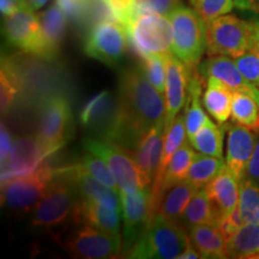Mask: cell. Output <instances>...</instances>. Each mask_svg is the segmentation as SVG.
<instances>
[{"mask_svg": "<svg viewBox=\"0 0 259 259\" xmlns=\"http://www.w3.org/2000/svg\"><path fill=\"white\" fill-rule=\"evenodd\" d=\"M253 180L254 183L259 184V134H257V141H255L254 150L252 154L251 160L248 162L247 170H246V176Z\"/></svg>", "mask_w": 259, "mask_h": 259, "instance_id": "cell-44", "label": "cell"}, {"mask_svg": "<svg viewBox=\"0 0 259 259\" xmlns=\"http://www.w3.org/2000/svg\"><path fill=\"white\" fill-rule=\"evenodd\" d=\"M251 51H253L254 53L259 57V22H257V32H255L253 47H252Z\"/></svg>", "mask_w": 259, "mask_h": 259, "instance_id": "cell-49", "label": "cell"}, {"mask_svg": "<svg viewBox=\"0 0 259 259\" xmlns=\"http://www.w3.org/2000/svg\"><path fill=\"white\" fill-rule=\"evenodd\" d=\"M77 228L60 241L71 257L84 259L115 258L121 253V236L96 227L76 223Z\"/></svg>", "mask_w": 259, "mask_h": 259, "instance_id": "cell-10", "label": "cell"}, {"mask_svg": "<svg viewBox=\"0 0 259 259\" xmlns=\"http://www.w3.org/2000/svg\"><path fill=\"white\" fill-rule=\"evenodd\" d=\"M244 225L245 223L244 220L241 218L239 205L233 209L232 211L221 215V218H220L218 222L219 229L221 231L227 241H228Z\"/></svg>", "mask_w": 259, "mask_h": 259, "instance_id": "cell-41", "label": "cell"}, {"mask_svg": "<svg viewBox=\"0 0 259 259\" xmlns=\"http://www.w3.org/2000/svg\"><path fill=\"white\" fill-rule=\"evenodd\" d=\"M11 143L12 138L9 128L6 127L4 122H2V126H0V162L2 164H4L10 156V153L12 150Z\"/></svg>", "mask_w": 259, "mask_h": 259, "instance_id": "cell-43", "label": "cell"}, {"mask_svg": "<svg viewBox=\"0 0 259 259\" xmlns=\"http://www.w3.org/2000/svg\"><path fill=\"white\" fill-rule=\"evenodd\" d=\"M83 147L88 153L96 155L108 164L119 185V192H135L148 189L134 158L112 139L92 135L83 139Z\"/></svg>", "mask_w": 259, "mask_h": 259, "instance_id": "cell-8", "label": "cell"}, {"mask_svg": "<svg viewBox=\"0 0 259 259\" xmlns=\"http://www.w3.org/2000/svg\"><path fill=\"white\" fill-rule=\"evenodd\" d=\"M3 31L11 46L24 53L48 59V52L42 32L40 16L27 5L21 6L3 21Z\"/></svg>", "mask_w": 259, "mask_h": 259, "instance_id": "cell-11", "label": "cell"}, {"mask_svg": "<svg viewBox=\"0 0 259 259\" xmlns=\"http://www.w3.org/2000/svg\"><path fill=\"white\" fill-rule=\"evenodd\" d=\"M50 156L37 137H19L12 147L10 156L2 164V183L16 177L31 176Z\"/></svg>", "mask_w": 259, "mask_h": 259, "instance_id": "cell-16", "label": "cell"}, {"mask_svg": "<svg viewBox=\"0 0 259 259\" xmlns=\"http://www.w3.org/2000/svg\"><path fill=\"white\" fill-rule=\"evenodd\" d=\"M53 178V168L45 162L31 176L16 177L3 181L2 204L12 211H30L44 197Z\"/></svg>", "mask_w": 259, "mask_h": 259, "instance_id": "cell-12", "label": "cell"}, {"mask_svg": "<svg viewBox=\"0 0 259 259\" xmlns=\"http://www.w3.org/2000/svg\"><path fill=\"white\" fill-rule=\"evenodd\" d=\"M190 258H202V255L198 251H197V248L194 247L192 242L187 246V247L184 250L183 253L179 255V258L178 259H190Z\"/></svg>", "mask_w": 259, "mask_h": 259, "instance_id": "cell-46", "label": "cell"}, {"mask_svg": "<svg viewBox=\"0 0 259 259\" xmlns=\"http://www.w3.org/2000/svg\"><path fill=\"white\" fill-rule=\"evenodd\" d=\"M190 244L191 239L185 227L156 213L138 240L122 257L174 259L179 258Z\"/></svg>", "mask_w": 259, "mask_h": 259, "instance_id": "cell-2", "label": "cell"}, {"mask_svg": "<svg viewBox=\"0 0 259 259\" xmlns=\"http://www.w3.org/2000/svg\"><path fill=\"white\" fill-rule=\"evenodd\" d=\"M118 96L126 119L142 135L155 126L163 125L164 127L166 105L163 97L147 79L141 67L121 70Z\"/></svg>", "mask_w": 259, "mask_h": 259, "instance_id": "cell-1", "label": "cell"}, {"mask_svg": "<svg viewBox=\"0 0 259 259\" xmlns=\"http://www.w3.org/2000/svg\"><path fill=\"white\" fill-rule=\"evenodd\" d=\"M124 229L121 238V254H125L138 240L155 216L151 191L143 189L135 192L120 191Z\"/></svg>", "mask_w": 259, "mask_h": 259, "instance_id": "cell-14", "label": "cell"}, {"mask_svg": "<svg viewBox=\"0 0 259 259\" xmlns=\"http://www.w3.org/2000/svg\"><path fill=\"white\" fill-rule=\"evenodd\" d=\"M194 157H196V153L190 147V144L187 143V141H185V143L181 145L176 153H174L169 164H168L166 174H164L163 180H162L158 197L164 191L169 189V187L176 185L177 183H180V181L186 179L187 173H189V169L191 164H192Z\"/></svg>", "mask_w": 259, "mask_h": 259, "instance_id": "cell-30", "label": "cell"}, {"mask_svg": "<svg viewBox=\"0 0 259 259\" xmlns=\"http://www.w3.org/2000/svg\"><path fill=\"white\" fill-rule=\"evenodd\" d=\"M50 0H24L25 5L31 8L32 10H37L42 8L44 5H46Z\"/></svg>", "mask_w": 259, "mask_h": 259, "instance_id": "cell-47", "label": "cell"}, {"mask_svg": "<svg viewBox=\"0 0 259 259\" xmlns=\"http://www.w3.org/2000/svg\"><path fill=\"white\" fill-rule=\"evenodd\" d=\"M79 164L95 179L101 181L102 184H105L106 186L111 187L113 190L119 191V185L116 183L114 174H113L112 169H109V166L102 158L92 153H88L82 157Z\"/></svg>", "mask_w": 259, "mask_h": 259, "instance_id": "cell-38", "label": "cell"}, {"mask_svg": "<svg viewBox=\"0 0 259 259\" xmlns=\"http://www.w3.org/2000/svg\"><path fill=\"white\" fill-rule=\"evenodd\" d=\"M220 218H221V212L213 205L205 190H198V192L190 200L179 222L186 229H189L197 225L218 226Z\"/></svg>", "mask_w": 259, "mask_h": 259, "instance_id": "cell-28", "label": "cell"}, {"mask_svg": "<svg viewBox=\"0 0 259 259\" xmlns=\"http://www.w3.org/2000/svg\"><path fill=\"white\" fill-rule=\"evenodd\" d=\"M225 167L226 162L222 157L210 156L202 153L197 154L187 173L186 180L200 190L215 179V177H218Z\"/></svg>", "mask_w": 259, "mask_h": 259, "instance_id": "cell-31", "label": "cell"}, {"mask_svg": "<svg viewBox=\"0 0 259 259\" xmlns=\"http://www.w3.org/2000/svg\"><path fill=\"white\" fill-rule=\"evenodd\" d=\"M128 46L124 27L114 21H100L93 24L84 42V52L93 59L114 67L124 57Z\"/></svg>", "mask_w": 259, "mask_h": 259, "instance_id": "cell-13", "label": "cell"}, {"mask_svg": "<svg viewBox=\"0 0 259 259\" xmlns=\"http://www.w3.org/2000/svg\"><path fill=\"white\" fill-rule=\"evenodd\" d=\"M163 125L155 126L144 134L135 150L127 151L141 170L147 187L150 186L156 178L163 150Z\"/></svg>", "mask_w": 259, "mask_h": 259, "instance_id": "cell-20", "label": "cell"}, {"mask_svg": "<svg viewBox=\"0 0 259 259\" xmlns=\"http://www.w3.org/2000/svg\"><path fill=\"white\" fill-rule=\"evenodd\" d=\"M226 166L239 181L246 176L248 162L253 154L257 132L239 124L227 125Z\"/></svg>", "mask_w": 259, "mask_h": 259, "instance_id": "cell-19", "label": "cell"}, {"mask_svg": "<svg viewBox=\"0 0 259 259\" xmlns=\"http://www.w3.org/2000/svg\"><path fill=\"white\" fill-rule=\"evenodd\" d=\"M198 187H196L186 179L177 183L176 185L169 187L158 197L156 213L163 216L164 219L170 220V221L179 222L190 200L198 192Z\"/></svg>", "mask_w": 259, "mask_h": 259, "instance_id": "cell-23", "label": "cell"}, {"mask_svg": "<svg viewBox=\"0 0 259 259\" xmlns=\"http://www.w3.org/2000/svg\"><path fill=\"white\" fill-rule=\"evenodd\" d=\"M147 79L158 93H166V54H153L141 60L139 65Z\"/></svg>", "mask_w": 259, "mask_h": 259, "instance_id": "cell-37", "label": "cell"}, {"mask_svg": "<svg viewBox=\"0 0 259 259\" xmlns=\"http://www.w3.org/2000/svg\"><path fill=\"white\" fill-rule=\"evenodd\" d=\"M79 197L69 181L54 178L32 213L35 228L51 229L69 220L73 222Z\"/></svg>", "mask_w": 259, "mask_h": 259, "instance_id": "cell-9", "label": "cell"}, {"mask_svg": "<svg viewBox=\"0 0 259 259\" xmlns=\"http://www.w3.org/2000/svg\"><path fill=\"white\" fill-rule=\"evenodd\" d=\"M232 119L236 124L245 126L259 134V105L251 95L233 93Z\"/></svg>", "mask_w": 259, "mask_h": 259, "instance_id": "cell-32", "label": "cell"}, {"mask_svg": "<svg viewBox=\"0 0 259 259\" xmlns=\"http://www.w3.org/2000/svg\"><path fill=\"white\" fill-rule=\"evenodd\" d=\"M223 136L225 130L220 127L210 120L199 130L198 134L194 136L191 144L199 153L210 155V156H223Z\"/></svg>", "mask_w": 259, "mask_h": 259, "instance_id": "cell-33", "label": "cell"}, {"mask_svg": "<svg viewBox=\"0 0 259 259\" xmlns=\"http://www.w3.org/2000/svg\"><path fill=\"white\" fill-rule=\"evenodd\" d=\"M252 6H253V10H252V11L258 12L259 14V0H252Z\"/></svg>", "mask_w": 259, "mask_h": 259, "instance_id": "cell-50", "label": "cell"}, {"mask_svg": "<svg viewBox=\"0 0 259 259\" xmlns=\"http://www.w3.org/2000/svg\"><path fill=\"white\" fill-rule=\"evenodd\" d=\"M204 80H206V88L203 94V105L219 124H226L232 115L233 92L215 77Z\"/></svg>", "mask_w": 259, "mask_h": 259, "instance_id": "cell-26", "label": "cell"}, {"mask_svg": "<svg viewBox=\"0 0 259 259\" xmlns=\"http://www.w3.org/2000/svg\"><path fill=\"white\" fill-rule=\"evenodd\" d=\"M234 61L242 76L259 88V57L257 54L253 51H248L247 53L235 58Z\"/></svg>", "mask_w": 259, "mask_h": 259, "instance_id": "cell-40", "label": "cell"}, {"mask_svg": "<svg viewBox=\"0 0 259 259\" xmlns=\"http://www.w3.org/2000/svg\"><path fill=\"white\" fill-rule=\"evenodd\" d=\"M97 0H56L70 22L84 25L94 22V11Z\"/></svg>", "mask_w": 259, "mask_h": 259, "instance_id": "cell-36", "label": "cell"}, {"mask_svg": "<svg viewBox=\"0 0 259 259\" xmlns=\"http://www.w3.org/2000/svg\"><path fill=\"white\" fill-rule=\"evenodd\" d=\"M53 174L54 178L69 181L79 198L93 200L106 208L121 212V198H119V191L113 190L95 179L79 163L71 167L53 168Z\"/></svg>", "mask_w": 259, "mask_h": 259, "instance_id": "cell-15", "label": "cell"}, {"mask_svg": "<svg viewBox=\"0 0 259 259\" xmlns=\"http://www.w3.org/2000/svg\"><path fill=\"white\" fill-rule=\"evenodd\" d=\"M185 135H186V127H185V120H184V115H178L171 124L170 128L164 134L163 139V150H162L161 155V162L160 167H158L156 178L153 183V187H151V198H153V204L155 213H156V204L158 199V192H160L162 180H163L164 174L168 168V164L173 157V155L179 149L181 145L185 143Z\"/></svg>", "mask_w": 259, "mask_h": 259, "instance_id": "cell-24", "label": "cell"}, {"mask_svg": "<svg viewBox=\"0 0 259 259\" xmlns=\"http://www.w3.org/2000/svg\"><path fill=\"white\" fill-rule=\"evenodd\" d=\"M239 209L245 225L259 223V184L247 177L240 181Z\"/></svg>", "mask_w": 259, "mask_h": 259, "instance_id": "cell-35", "label": "cell"}, {"mask_svg": "<svg viewBox=\"0 0 259 259\" xmlns=\"http://www.w3.org/2000/svg\"><path fill=\"white\" fill-rule=\"evenodd\" d=\"M257 22L223 15L206 24V52L209 56L238 58L253 47Z\"/></svg>", "mask_w": 259, "mask_h": 259, "instance_id": "cell-6", "label": "cell"}, {"mask_svg": "<svg viewBox=\"0 0 259 259\" xmlns=\"http://www.w3.org/2000/svg\"><path fill=\"white\" fill-rule=\"evenodd\" d=\"M228 258L259 259V223L244 225L227 241Z\"/></svg>", "mask_w": 259, "mask_h": 259, "instance_id": "cell-29", "label": "cell"}, {"mask_svg": "<svg viewBox=\"0 0 259 259\" xmlns=\"http://www.w3.org/2000/svg\"><path fill=\"white\" fill-rule=\"evenodd\" d=\"M38 16H40L42 32H44L45 42L47 46L48 59L53 60L60 52L61 44H63L65 34H66L69 18L66 17V15L58 6L57 3Z\"/></svg>", "mask_w": 259, "mask_h": 259, "instance_id": "cell-27", "label": "cell"}, {"mask_svg": "<svg viewBox=\"0 0 259 259\" xmlns=\"http://www.w3.org/2000/svg\"><path fill=\"white\" fill-rule=\"evenodd\" d=\"M189 235L202 258H228L227 240L215 225H197L189 228Z\"/></svg>", "mask_w": 259, "mask_h": 259, "instance_id": "cell-25", "label": "cell"}, {"mask_svg": "<svg viewBox=\"0 0 259 259\" xmlns=\"http://www.w3.org/2000/svg\"><path fill=\"white\" fill-rule=\"evenodd\" d=\"M198 72L203 79L215 77L225 83L233 93L251 95L259 105V88L248 82L236 66L234 59L226 56H210L198 65Z\"/></svg>", "mask_w": 259, "mask_h": 259, "instance_id": "cell-18", "label": "cell"}, {"mask_svg": "<svg viewBox=\"0 0 259 259\" xmlns=\"http://www.w3.org/2000/svg\"><path fill=\"white\" fill-rule=\"evenodd\" d=\"M204 190L221 215L232 211L239 205L240 181L233 176L227 166L204 187Z\"/></svg>", "mask_w": 259, "mask_h": 259, "instance_id": "cell-22", "label": "cell"}, {"mask_svg": "<svg viewBox=\"0 0 259 259\" xmlns=\"http://www.w3.org/2000/svg\"><path fill=\"white\" fill-rule=\"evenodd\" d=\"M120 213L93 200L79 198L73 223H85L111 234L120 235Z\"/></svg>", "mask_w": 259, "mask_h": 259, "instance_id": "cell-21", "label": "cell"}, {"mask_svg": "<svg viewBox=\"0 0 259 259\" xmlns=\"http://www.w3.org/2000/svg\"><path fill=\"white\" fill-rule=\"evenodd\" d=\"M122 27L127 35L128 46L139 60L153 54L171 53L173 25L166 15L139 12Z\"/></svg>", "mask_w": 259, "mask_h": 259, "instance_id": "cell-4", "label": "cell"}, {"mask_svg": "<svg viewBox=\"0 0 259 259\" xmlns=\"http://www.w3.org/2000/svg\"><path fill=\"white\" fill-rule=\"evenodd\" d=\"M103 2H106V3H108V0H103Z\"/></svg>", "mask_w": 259, "mask_h": 259, "instance_id": "cell-51", "label": "cell"}, {"mask_svg": "<svg viewBox=\"0 0 259 259\" xmlns=\"http://www.w3.org/2000/svg\"><path fill=\"white\" fill-rule=\"evenodd\" d=\"M191 70L173 53L166 54V116L163 134L170 128L178 113L187 101Z\"/></svg>", "mask_w": 259, "mask_h": 259, "instance_id": "cell-17", "label": "cell"}, {"mask_svg": "<svg viewBox=\"0 0 259 259\" xmlns=\"http://www.w3.org/2000/svg\"><path fill=\"white\" fill-rule=\"evenodd\" d=\"M191 4L206 24L220 16L229 14L234 8L233 0H191Z\"/></svg>", "mask_w": 259, "mask_h": 259, "instance_id": "cell-39", "label": "cell"}, {"mask_svg": "<svg viewBox=\"0 0 259 259\" xmlns=\"http://www.w3.org/2000/svg\"><path fill=\"white\" fill-rule=\"evenodd\" d=\"M23 5H25L24 0H0V11L3 17H6Z\"/></svg>", "mask_w": 259, "mask_h": 259, "instance_id": "cell-45", "label": "cell"}, {"mask_svg": "<svg viewBox=\"0 0 259 259\" xmlns=\"http://www.w3.org/2000/svg\"><path fill=\"white\" fill-rule=\"evenodd\" d=\"M21 83L18 76L12 66L11 61L2 59V72H0V105H2V114H6L12 108L16 97L21 94Z\"/></svg>", "mask_w": 259, "mask_h": 259, "instance_id": "cell-34", "label": "cell"}, {"mask_svg": "<svg viewBox=\"0 0 259 259\" xmlns=\"http://www.w3.org/2000/svg\"><path fill=\"white\" fill-rule=\"evenodd\" d=\"M80 124L94 136L112 139L124 145L132 135V126L125 118L119 100L109 90L96 94L80 109Z\"/></svg>", "mask_w": 259, "mask_h": 259, "instance_id": "cell-3", "label": "cell"}, {"mask_svg": "<svg viewBox=\"0 0 259 259\" xmlns=\"http://www.w3.org/2000/svg\"><path fill=\"white\" fill-rule=\"evenodd\" d=\"M141 12H157L168 16L180 5L179 0H137Z\"/></svg>", "mask_w": 259, "mask_h": 259, "instance_id": "cell-42", "label": "cell"}, {"mask_svg": "<svg viewBox=\"0 0 259 259\" xmlns=\"http://www.w3.org/2000/svg\"><path fill=\"white\" fill-rule=\"evenodd\" d=\"M235 8L240 10H253L252 6V0H233Z\"/></svg>", "mask_w": 259, "mask_h": 259, "instance_id": "cell-48", "label": "cell"}, {"mask_svg": "<svg viewBox=\"0 0 259 259\" xmlns=\"http://www.w3.org/2000/svg\"><path fill=\"white\" fill-rule=\"evenodd\" d=\"M173 25L171 53L190 69H198L206 50V23L194 9L178 5L168 15Z\"/></svg>", "mask_w": 259, "mask_h": 259, "instance_id": "cell-5", "label": "cell"}, {"mask_svg": "<svg viewBox=\"0 0 259 259\" xmlns=\"http://www.w3.org/2000/svg\"><path fill=\"white\" fill-rule=\"evenodd\" d=\"M72 120L71 102L63 94H50L38 103L36 137L50 156L69 142Z\"/></svg>", "mask_w": 259, "mask_h": 259, "instance_id": "cell-7", "label": "cell"}]
</instances>
